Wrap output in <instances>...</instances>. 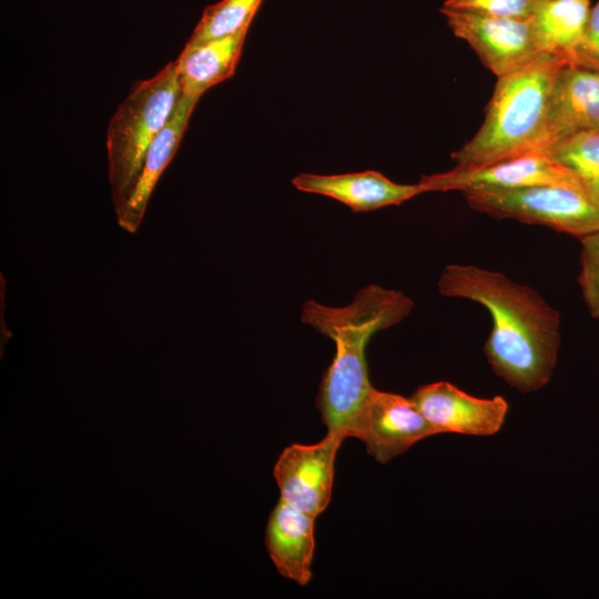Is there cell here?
Returning a JSON list of instances; mask_svg holds the SVG:
<instances>
[{"label":"cell","mask_w":599,"mask_h":599,"mask_svg":"<svg viewBox=\"0 0 599 599\" xmlns=\"http://www.w3.org/2000/svg\"><path fill=\"white\" fill-rule=\"evenodd\" d=\"M438 290L489 312L493 327L484 351L495 374L521 393L550 380L560 347V314L535 290L502 273L465 264L447 265Z\"/></svg>","instance_id":"1"},{"label":"cell","mask_w":599,"mask_h":599,"mask_svg":"<svg viewBox=\"0 0 599 599\" xmlns=\"http://www.w3.org/2000/svg\"><path fill=\"white\" fill-rule=\"evenodd\" d=\"M412 308L413 301L404 293L376 284L362 288L343 307L305 302L302 321L331 338L336 347L316 397L327 433L343 439L353 437L357 418L374 388L367 372L366 345L376 332L399 323Z\"/></svg>","instance_id":"2"},{"label":"cell","mask_w":599,"mask_h":599,"mask_svg":"<svg viewBox=\"0 0 599 599\" xmlns=\"http://www.w3.org/2000/svg\"><path fill=\"white\" fill-rule=\"evenodd\" d=\"M565 63L561 58L545 54L528 67L498 78L481 126L451 153L456 167H479L541 152L551 88Z\"/></svg>","instance_id":"3"},{"label":"cell","mask_w":599,"mask_h":599,"mask_svg":"<svg viewBox=\"0 0 599 599\" xmlns=\"http://www.w3.org/2000/svg\"><path fill=\"white\" fill-rule=\"evenodd\" d=\"M174 61L133 84L110 119L106 152L111 200L115 214L130 197L146 151L169 121L180 98Z\"/></svg>","instance_id":"4"},{"label":"cell","mask_w":599,"mask_h":599,"mask_svg":"<svg viewBox=\"0 0 599 599\" xmlns=\"http://www.w3.org/2000/svg\"><path fill=\"white\" fill-rule=\"evenodd\" d=\"M464 196L471 209L497 219L544 225L579 238L599 230V206L578 186L471 191Z\"/></svg>","instance_id":"5"},{"label":"cell","mask_w":599,"mask_h":599,"mask_svg":"<svg viewBox=\"0 0 599 599\" xmlns=\"http://www.w3.org/2000/svg\"><path fill=\"white\" fill-rule=\"evenodd\" d=\"M453 33L466 41L497 79L519 71L544 52L531 18L494 17L440 9Z\"/></svg>","instance_id":"6"},{"label":"cell","mask_w":599,"mask_h":599,"mask_svg":"<svg viewBox=\"0 0 599 599\" xmlns=\"http://www.w3.org/2000/svg\"><path fill=\"white\" fill-rule=\"evenodd\" d=\"M418 183L426 192L515 190L539 185L582 187L566 167L546 152H530L479 167H454L450 171L423 175ZM583 189V187H582Z\"/></svg>","instance_id":"7"},{"label":"cell","mask_w":599,"mask_h":599,"mask_svg":"<svg viewBox=\"0 0 599 599\" xmlns=\"http://www.w3.org/2000/svg\"><path fill=\"white\" fill-rule=\"evenodd\" d=\"M343 440L327 433L316 444L287 446L273 469L280 500L314 517L321 515L332 498L335 458Z\"/></svg>","instance_id":"8"},{"label":"cell","mask_w":599,"mask_h":599,"mask_svg":"<svg viewBox=\"0 0 599 599\" xmlns=\"http://www.w3.org/2000/svg\"><path fill=\"white\" fill-rule=\"evenodd\" d=\"M436 433L418 407L404 396L373 388L359 414L353 437L367 453L386 464L417 441Z\"/></svg>","instance_id":"9"},{"label":"cell","mask_w":599,"mask_h":599,"mask_svg":"<svg viewBox=\"0 0 599 599\" xmlns=\"http://www.w3.org/2000/svg\"><path fill=\"white\" fill-rule=\"evenodd\" d=\"M410 398L436 435L491 436L499 432L508 413L504 397H475L448 382L423 385Z\"/></svg>","instance_id":"10"},{"label":"cell","mask_w":599,"mask_h":599,"mask_svg":"<svg viewBox=\"0 0 599 599\" xmlns=\"http://www.w3.org/2000/svg\"><path fill=\"white\" fill-rule=\"evenodd\" d=\"M591 131H599V71L565 63L551 88L541 152Z\"/></svg>","instance_id":"11"},{"label":"cell","mask_w":599,"mask_h":599,"mask_svg":"<svg viewBox=\"0 0 599 599\" xmlns=\"http://www.w3.org/2000/svg\"><path fill=\"white\" fill-rule=\"evenodd\" d=\"M292 183L298 191L334 199L354 212L399 205L425 193L419 183H396L372 170L333 175L301 173L292 179Z\"/></svg>","instance_id":"12"},{"label":"cell","mask_w":599,"mask_h":599,"mask_svg":"<svg viewBox=\"0 0 599 599\" xmlns=\"http://www.w3.org/2000/svg\"><path fill=\"white\" fill-rule=\"evenodd\" d=\"M199 99L180 94L172 114L150 144L134 189L116 213L121 229L135 233L143 220L150 196L166 166L174 158Z\"/></svg>","instance_id":"13"},{"label":"cell","mask_w":599,"mask_h":599,"mask_svg":"<svg viewBox=\"0 0 599 599\" xmlns=\"http://www.w3.org/2000/svg\"><path fill=\"white\" fill-rule=\"evenodd\" d=\"M316 517L280 500L265 530V546L277 571L300 586L312 579Z\"/></svg>","instance_id":"14"},{"label":"cell","mask_w":599,"mask_h":599,"mask_svg":"<svg viewBox=\"0 0 599 599\" xmlns=\"http://www.w3.org/2000/svg\"><path fill=\"white\" fill-rule=\"evenodd\" d=\"M248 27L197 44H185L174 61L180 92L199 99L210 88L231 78L240 60Z\"/></svg>","instance_id":"15"},{"label":"cell","mask_w":599,"mask_h":599,"mask_svg":"<svg viewBox=\"0 0 599 599\" xmlns=\"http://www.w3.org/2000/svg\"><path fill=\"white\" fill-rule=\"evenodd\" d=\"M589 12L590 0H542L531 21L544 52L572 63Z\"/></svg>","instance_id":"16"},{"label":"cell","mask_w":599,"mask_h":599,"mask_svg":"<svg viewBox=\"0 0 599 599\" xmlns=\"http://www.w3.org/2000/svg\"><path fill=\"white\" fill-rule=\"evenodd\" d=\"M545 152L568 169L599 206V131L576 134Z\"/></svg>","instance_id":"17"},{"label":"cell","mask_w":599,"mask_h":599,"mask_svg":"<svg viewBox=\"0 0 599 599\" xmlns=\"http://www.w3.org/2000/svg\"><path fill=\"white\" fill-rule=\"evenodd\" d=\"M263 0H221L207 6L186 44H197L250 27Z\"/></svg>","instance_id":"18"},{"label":"cell","mask_w":599,"mask_h":599,"mask_svg":"<svg viewBox=\"0 0 599 599\" xmlns=\"http://www.w3.org/2000/svg\"><path fill=\"white\" fill-rule=\"evenodd\" d=\"M579 240L581 252L578 284L590 315L599 322V230Z\"/></svg>","instance_id":"19"},{"label":"cell","mask_w":599,"mask_h":599,"mask_svg":"<svg viewBox=\"0 0 599 599\" xmlns=\"http://www.w3.org/2000/svg\"><path fill=\"white\" fill-rule=\"evenodd\" d=\"M542 0H445L441 9L529 19Z\"/></svg>","instance_id":"20"},{"label":"cell","mask_w":599,"mask_h":599,"mask_svg":"<svg viewBox=\"0 0 599 599\" xmlns=\"http://www.w3.org/2000/svg\"><path fill=\"white\" fill-rule=\"evenodd\" d=\"M570 64L599 71V1L590 8L583 38Z\"/></svg>","instance_id":"21"}]
</instances>
